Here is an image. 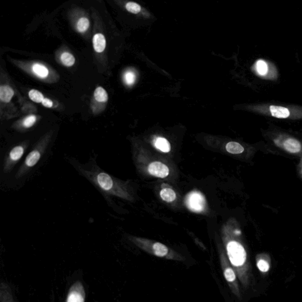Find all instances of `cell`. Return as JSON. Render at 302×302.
<instances>
[{
    "mask_svg": "<svg viewBox=\"0 0 302 302\" xmlns=\"http://www.w3.org/2000/svg\"><path fill=\"white\" fill-rule=\"evenodd\" d=\"M14 91L10 87L7 85L1 86L0 87V99L1 101L8 103L14 96Z\"/></svg>",
    "mask_w": 302,
    "mask_h": 302,
    "instance_id": "13",
    "label": "cell"
},
{
    "mask_svg": "<svg viewBox=\"0 0 302 302\" xmlns=\"http://www.w3.org/2000/svg\"><path fill=\"white\" fill-rule=\"evenodd\" d=\"M228 152L232 154H239L244 152V147L238 143L236 142H230L227 144L226 147Z\"/></svg>",
    "mask_w": 302,
    "mask_h": 302,
    "instance_id": "17",
    "label": "cell"
},
{
    "mask_svg": "<svg viewBox=\"0 0 302 302\" xmlns=\"http://www.w3.org/2000/svg\"><path fill=\"white\" fill-rule=\"evenodd\" d=\"M160 195L162 199L166 202L171 203L176 199V194L173 189L171 188H166L162 189Z\"/></svg>",
    "mask_w": 302,
    "mask_h": 302,
    "instance_id": "15",
    "label": "cell"
},
{
    "mask_svg": "<svg viewBox=\"0 0 302 302\" xmlns=\"http://www.w3.org/2000/svg\"><path fill=\"white\" fill-rule=\"evenodd\" d=\"M29 96L32 101L36 103H42L44 99L43 94L39 91L32 90L29 91Z\"/></svg>",
    "mask_w": 302,
    "mask_h": 302,
    "instance_id": "22",
    "label": "cell"
},
{
    "mask_svg": "<svg viewBox=\"0 0 302 302\" xmlns=\"http://www.w3.org/2000/svg\"><path fill=\"white\" fill-rule=\"evenodd\" d=\"M61 60L64 66H72L75 63V58L70 53L64 52L61 56Z\"/></svg>",
    "mask_w": 302,
    "mask_h": 302,
    "instance_id": "20",
    "label": "cell"
},
{
    "mask_svg": "<svg viewBox=\"0 0 302 302\" xmlns=\"http://www.w3.org/2000/svg\"><path fill=\"white\" fill-rule=\"evenodd\" d=\"M94 98L99 102H106L108 101V95L105 89L102 87H97L94 91Z\"/></svg>",
    "mask_w": 302,
    "mask_h": 302,
    "instance_id": "18",
    "label": "cell"
},
{
    "mask_svg": "<svg viewBox=\"0 0 302 302\" xmlns=\"http://www.w3.org/2000/svg\"><path fill=\"white\" fill-rule=\"evenodd\" d=\"M52 135L47 134L37 141L35 146L26 156L23 164L15 175V179L19 180L25 177L40 162L48 149Z\"/></svg>",
    "mask_w": 302,
    "mask_h": 302,
    "instance_id": "2",
    "label": "cell"
},
{
    "mask_svg": "<svg viewBox=\"0 0 302 302\" xmlns=\"http://www.w3.org/2000/svg\"><path fill=\"white\" fill-rule=\"evenodd\" d=\"M85 291L81 282H76L71 286L67 296L66 302H85Z\"/></svg>",
    "mask_w": 302,
    "mask_h": 302,
    "instance_id": "7",
    "label": "cell"
},
{
    "mask_svg": "<svg viewBox=\"0 0 302 302\" xmlns=\"http://www.w3.org/2000/svg\"><path fill=\"white\" fill-rule=\"evenodd\" d=\"M153 249L154 254L156 256L162 257H164L168 253V249L167 246H165L164 244L160 243V242H156L153 245Z\"/></svg>",
    "mask_w": 302,
    "mask_h": 302,
    "instance_id": "19",
    "label": "cell"
},
{
    "mask_svg": "<svg viewBox=\"0 0 302 302\" xmlns=\"http://www.w3.org/2000/svg\"><path fill=\"white\" fill-rule=\"evenodd\" d=\"M90 26V20L87 18L82 17L77 23V29L80 32H85L88 30Z\"/></svg>",
    "mask_w": 302,
    "mask_h": 302,
    "instance_id": "21",
    "label": "cell"
},
{
    "mask_svg": "<svg viewBox=\"0 0 302 302\" xmlns=\"http://www.w3.org/2000/svg\"><path fill=\"white\" fill-rule=\"evenodd\" d=\"M257 267L263 274H266L271 271L272 260L268 254L262 253L256 257Z\"/></svg>",
    "mask_w": 302,
    "mask_h": 302,
    "instance_id": "9",
    "label": "cell"
},
{
    "mask_svg": "<svg viewBox=\"0 0 302 302\" xmlns=\"http://www.w3.org/2000/svg\"><path fill=\"white\" fill-rule=\"evenodd\" d=\"M37 121V117L35 115H30L23 121L22 126L24 128L29 129L35 125Z\"/></svg>",
    "mask_w": 302,
    "mask_h": 302,
    "instance_id": "23",
    "label": "cell"
},
{
    "mask_svg": "<svg viewBox=\"0 0 302 302\" xmlns=\"http://www.w3.org/2000/svg\"><path fill=\"white\" fill-rule=\"evenodd\" d=\"M136 79V75L132 71H128L124 75V80L126 85H132L134 84Z\"/></svg>",
    "mask_w": 302,
    "mask_h": 302,
    "instance_id": "26",
    "label": "cell"
},
{
    "mask_svg": "<svg viewBox=\"0 0 302 302\" xmlns=\"http://www.w3.org/2000/svg\"><path fill=\"white\" fill-rule=\"evenodd\" d=\"M32 70L35 75L41 78H45L49 75V70L44 65L35 63L32 66Z\"/></svg>",
    "mask_w": 302,
    "mask_h": 302,
    "instance_id": "16",
    "label": "cell"
},
{
    "mask_svg": "<svg viewBox=\"0 0 302 302\" xmlns=\"http://www.w3.org/2000/svg\"><path fill=\"white\" fill-rule=\"evenodd\" d=\"M270 112L272 117L280 119H285L288 118L291 115L288 109L282 107V106H277L272 105L270 106Z\"/></svg>",
    "mask_w": 302,
    "mask_h": 302,
    "instance_id": "11",
    "label": "cell"
},
{
    "mask_svg": "<svg viewBox=\"0 0 302 302\" xmlns=\"http://www.w3.org/2000/svg\"><path fill=\"white\" fill-rule=\"evenodd\" d=\"M276 146L286 152L295 154V155H302V144L297 139L292 137L279 138L274 140Z\"/></svg>",
    "mask_w": 302,
    "mask_h": 302,
    "instance_id": "5",
    "label": "cell"
},
{
    "mask_svg": "<svg viewBox=\"0 0 302 302\" xmlns=\"http://www.w3.org/2000/svg\"><path fill=\"white\" fill-rule=\"evenodd\" d=\"M94 50L97 53H102L105 50L106 45V38L101 33H97L93 38Z\"/></svg>",
    "mask_w": 302,
    "mask_h": 302,
    "instance_id": "12",
    "label": "cell"
},
{
    "mask_svg": "<svg viewBox=\"0 0 302 302\" xmlns=\"http://www.w3.org/2000/svg\"><path fill=\"white\" fill-rule=\"evenodd\" d=\"M228 256L232 264L236 268H244L247 265V254L241 242L232 241L227 246Z\"/></svg>",
    "mask_w": 302,
    "mask_h": 302,
    "instance_id": "4",
    "label": "cell"
},
{
    "mask_svg": "<svg viewBox=\"0 0 302 302\" xmlns=\"http://www.w3.org/2000/svg\"><path fill=\"white\" fill-rule=\"evenodd\" d=\"M30 146L29 141L21 142L12 147L6 154L2 164L3 173H11L21 159L25 155Z\"/></svg>",
    "mask_w": 302,
    "mask_h": 302,
    "instance_id": "3",
    "label": "cell"
},
{
    "mask_svg": "<svg viewBox=\"0 0 302 302\" xmlns=\"http://www.w3.org/2000/svg\"><path fill=\"white\" fill-rule=\"evenodd\" d=\"M154 146L157 149L163 152L168 153L171 151V145L167 140L164 138H156L154 141Z\"/></svg>",
    "mask_w": 302,
    "mask_h": 302,
    "instance_id": "14",
    "label": "cell"
},
{
    "mask_svg": "<svg viewBox=\"0 0 302 302\" xmlns=\"http://www.w3.org/2000/svg\"><path fill=\"white\" fill-rule=\"evenodd\" d=\"M42 105L47 108H51L53 105V103L51 100L48 98H44L43 100Z\"/></svg>",
    "mask_w": 302,
    "mask_h": 302,
    "instance_id": "28",
    "label": "cell"
},
{
    "mask_svg": "<svg viewBox=\"0 0 302 302\" xmlns=\"http://www.w3.org/2000/svg\"><path fill=\"white\" fill-rule=\"evenodd\" d=\"M185 204L190 211L201 212L206 208V201L204 195L199 191L189 192L185 198Z\"/></svg>",
    "mask_w": 302,
    "mask_h": 302,
    "instance_id": "6",
    "label": "cell"
},
{
    "mask_svg": "<svg viewBox=\"0 0 302 302\" xmlns=\"http://www.w3.org/2000/svg\"><path fill=\"white\" fill-rule=\"evenodd\" d=\"M256 70L259 75L264 76L268 73V66L265 61L260 60L256 63Z\"/></svg>",
    "mask_w": 302,
    "mask_h": 302,
    "instance_id": "24",
    "label": "cell"
},
{
    "mask_svg": "<svg viewBox=\"0 0 302 302\" xmlns=\"http://www.w3.org/2000/svg\"><path fill=\"white\" fill-rule=\"evenodd\" d=\"M224 276L228 282H233L236 279L235 272L232 269L227 268L224 272Z\"/></svg>",
    "mask_w": 302,
    "mask_h": 302,
    "instance_id": "27",
    "label": "cell"
},
{
    "mask_svg": "<svg viewBox=\"0 0 302 302\" xmlns=\"http://www.w3.org/2000/svg\"><path fill=\"white\" fill-rule=\"evenodd\" d=\"M126 9L132 13L138 14L141 10V6L134 2H129L126 4Z\"/></svg>",
    "mask_w": 302,
    "mask_h": 302,
    "instance_id": "25",
    "label": "cell"
},
{
    "mask_svg": "<svg viewBox=\"0 0 302 302\" xmlns=\"http://www.w3.org/2000/svg\"><path fill=\"white\" fill-rule=\"evenodd\" d=\"M301 173L302 175V162H301Z\"/></svg>",
    "mask_w": 302,
    "mask_h": 302,
    "instance_id": "29",
    "label": "cell"
},
{
    "mask_svg": "<svg viewBox=\"0 0 302 302\" xmlns=\"http://www.w3.org/2000/svg\"><path fill=\"white\" fill-rule=\"evenodd\" d=\"M0 301L1 302H18L14 298L10 287L7 284L2 283L0 288Z\"/></svg>",
    "mask_w": 302,
    "mask_h": 302,
    "instance_id": "10",
    "label": "cell"
},
{
    "mask_svg": "<svg viewBox=\"0 0 302 302\" xmlns=\"http://www.w3.org/2000/svg\"><path fill=\"white\" fill-rule=\"evenodd\" d=\"M69 162L82 176L95 186L105 197L114 196L128 199L129 196L125 185L103 171L94 160H91L85 164L74 158H69Z\"/></svg>",
    "mask_w": 302,
    "mask_h": 302,
    "instance_id": "1",
    "label": "cell"
},
{
    "mask_svg": "<svg viewBox=\"0 0 302 302\" xmlns=\"http://www.w3.org/2000/svg\"><path fill=\"white\" fill-rule=\"evenodd\" d=\"M149 173L160 179H164L170 174V170L167 165L161 162L151 163L149 167Z\"/></svg>",
    "mask_w": 302,
    "mask_h": 302,
    "instance_id": "8",
    "label": "cell"
}]
</instances>
